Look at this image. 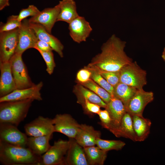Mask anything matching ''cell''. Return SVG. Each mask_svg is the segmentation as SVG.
<instances>
[{
  "instance_id": "6da1fadb",
  "label": "cell",
  "mask_w": 165,
  "mask_h": 165,
  "mask_svg": "<svg viewBox=\"0 0 165 165\" xmlns=\"http://www.w3.org/2000/svg\"><path fill=\"white\" fill-rule=\"evenodd\" d=\"M126 44L112 35L103 44L101 53L85 67L97 71H120L123 67L133 62L124 51Z\"/></svg>"
},
{
  "instance_id": "7a4b0ae2",
  "label": "cell",
  "mask_w": 165,
  "mask_h": 165,
  "mask_svg": "<svg viewBox=\"0 0 165 165\" xmlns=\"http://www.w3.org/2000/svg\"><path fill=\"white\" fill-rule=\"evenodd\" d=\"M0 162L5 165H42L41 156L35 154L28 147L0 141Z\"/></svg>"
},
{
  "instance_id": "3957f363",
  "label": "cell",
  "mask_w": 165,
  "mask_h": 165,
  "mask_svg": "<svg viewBox=\"0 0 165 165\" xmlns=\"http://www.w3.org/2000/svg\"><path fill=\"white\" fill-rule=\"evenodd\" d=\"M34 100L0 102V123H9L18 127L26 118Z\"/></svg>"
},
{
  "instance_id": "277c9868",
  "label": "cell",
  "mask_w": 165,
  "mask_h": 165,
  "mask_svg": "<svg viewBox=\"0 0 165 165\" xmlns=\"http://www.w3.org/2000/svg\"><path fill=\"white\" fill-rule=\"evenodd\" d=\"M120 82L137 89L143 88L147 83V73L136 61L123 67L120 70Z\"/></svg>"
},
{
  "instance_id": "5b68a950",
  "label": "cell",
  "mask_w": 165,
  "mask_h": 165,
  "mask_svg": "<svg viewBox=\"0 0 165 165\" xmlns=\"http://www.w3.org/2000/svg\"><path fill=\"white\" fill-rule=\"evenodd\" d=\"M22 54L15 53L9 60L11 71L17 89L30 87L35 84L29 75Z\"/></svg>"
},
{
  "instance_id": "8992f818",
  "label": "cell",
  "mask_w": 165,
  "mask_h": 165,
  "mask_svg": "<svg viewBox=\"0 0 165 165\" xmlns=\"http://www.w3.org/2000/svg\"><path fill=\"white\" fill-rule=\"evenodd\" d=\"M70 142L62 139L55 141L48 151L41 156L42 165L65 164L66 156Z\"/></svg>"
},
{
  "instance_id": "52a82bcc",
  "label": "cell",
  "mask_w": 165,
  "mask_h": 165,
  "mask_svg": "<svg viewBox=\"0 0 165 165\" xmlns=\"http://www.w3.org/2000/svg\"><path fill=\"white\" fill-rule=\"evenodd\" d=\"M19 28L0 33V62L9 61L15 53L18 42Z\"/></svg>"
},
{
  "instance_id": "ba28073f",
  "label": "cell",
  "mask_w": 165,
  "mask_h": 165,
  "mask_svg": "<svg viewBox=\"0 0 165 165\" xmlns=\"http://www.w3.org/2000/svg\"><path fill=\"white\" fill-rule=\"evenodd\" d=\"M26 134L29 137L53 135L55 132L53 119L39 116L24 127Z\"/></svg>"
},
{
  "instance_id": "9c48e42d",
  "label": "cell",
  "mask_w": 165,
  "mask_h": 165,
  "mask_svg": "<svg viewBox=\"0 0 165 165\" xmlns=\"http://www.w3.org/2000/svg\"><path fill=\"white\" fill-rule=\"evenodd\" d=\"M19 130L17 127L0 123V141L12 145L27 147L28 137Z\"/></svg>"
},
{
  "instance_id": "30bf717a",
  "label": "cell",
  "mask_w": 165,
  "mask_h": 165,
  "mask_svg": "<svg viewBox=\"0 0 165 165\" xmlns=\"http://www.w3.org/2000/svg\"><path fill=\"white\" fill-rule=\"evenodd\" d=\"M38 40L35 31L30 26L28 20H24L19 28L18 42L15 53L22 54L27 50L34 48Z\"/></svg>"
},
{
  "instance_id": "8fae6325",
  "label": "cell",
  "mask_w": 165,
  "mask_h": 165,
  "mask_svg": "<svg viewBox=\"0 0 165 165\" xmlns=\"http://www.w3.org/2000/svg\"><path fill=\"white\" fill-rule=\"evenodd\" d=\"M152 91H146L143 88L137 89L136 93L125 106L127 112L131 116H142L146 106L154 99Z\"/></svg>"
},
{
  "instance_id": "7c38bea8",
  "label": "cell",
  "mask_w": 165,
  "mask_h": 165,
  "mask_svg": "<svg viewBox=\"0 0 165 165\" xmlns=\"http://www.w3.org/2000/svg\"><path fill=\"white\" fill-rule=\"evenodd\" d=\"M55 132L61 133L70 138H75L80 124L69 114H57L53 119Z\"/></svg>"
},
{
  "instance_id": "4fadbf2b",
  "label": "cell",
  "mask_w": 165,
  "mask_h": 165,
  "mask_svg": "<svg viewBox=\"0 0 165 165\" xmlns=\"http://www.w3.org/2000/svg\"><path fill=\"white\" fill-rule=\"evenodd\" d=\"M43 86L41 81L30 87L23 89H16L9 94L0 97V102L4 101H16L32 99L42 100L40 90Z\"/></svg>"
},
{
  "instance_id": "5bb4252c",
  "label": "cell",
  "mask_w": 165,
  "mask_h": 165,
  "mask_svg": "<svg viewBox=\"0 0 165 165\" xmlns=\"http://www.w3.org/2000/svg\"><path fill=\"white\" fill-rule=\"evenodd\" d=\"M68 29L72 39L79 43L86 41L92 31L90 23L84 17L80 16L69 24Z\"/></svg>"
},
{
  "instance_id": "9a60e30c",
  "label": "cell",
  "mask_w": 165,
  "mask_h": 165,
  "mask_svg": "<svg viewBox=\"0 0 165 165\" xmlns=\"http://www.w3.org/2000/svg\"><path fill=\"white\" fill-rule=\"evenodd\" d=\"M105 109L108 111L111 119V127L108 130L115 136L122 119L127 112L126 107L121 100L113 96L107 104Z\"/></svg>"
},
{
  "instance_id": "2e32d148",
  "label": "cell",
  "mask_w": 165,
  "mask_h": 165,
  "mask_svg": "<svg viewBox=\"0 0 165 165\" xmlns=\"http://www.w3.org/2000/svg\"><path fill=\"white\" fill-rule=\"evenodd\" d=\"M60 10L58 4L53 7L45 8L35 16L31 17L28 20V21L30 23L41 24L51 33L54 24L57 21Z\"/></svg>"
},
{
  "instance_id": "e0dca14e",
  "label": "cell",
  "mask_w": 165,
  "mask_h": 165,
  "mask_svg": "<svg viewBox=\"0 0 165 165\" xmlns=\"http://www.w3.org/2000/svg\"><path fill=\"white\" fill-rule=\"evenodd\" d=\"M0 97L5 96L17 89L9 61L0 62Z\"/></svg>"
},
{
  "instance_id": "ac0fdd59",
  "label": "cell",
  "mask_w": 165,
  "mask_h": 165,
  "mask_svg": "<svg viewBox=\"0 0 165 165\" xmlns=\"http://www.w3.org/2000/svg\"><path fill=\"white\" fill-rule=\"evenodd\" d=\"M29 23L30 26L35 31L38 40L48 43L53 50L56 52L61 57H63L64 47L60 41L48 32L41 24L29 22Z\"/></svg>"
},
{
  "instance_id": "d6986e66",
  "label": "cell",
  "mask_w": 165,
  "mask_h": 165,
  "mask_svg": "<svg viewBox=\"0 0 165 165\" xmlns=\"http://www.w3.org/2000/svg\"><path fill=\"white\" fill-rule=\"evenodd\" d=\"M100 136V132L92 126L81 124L74 139L78 144L84 148L96 145V141Z\"/></svg>"
},
{
  "instance_id": "ffe728a7",
  "label": "cell",
  "mask_w": 165,
  "mask_h": 165,
  "mask_svg": "<svg viewBox=\"0 0 165 165\" xmlns=\"http://www.w3.org/2000/svg\"><path fill=\"white\" fill-rule=\"evenodd\" d=\"M69 148L65 160V164L89 165L83 148L78 144L74 138H70Z\"/></svg>"
},
{
  "instance_id": "44dd1931",
  "label": "cell",
  "mask_w": 165,
  "mask_h": 165,
  "mask_svg": "<svg viewBox=\"0 0 165 165\" xmlns=\"http://www.w3.org/2000/svg\"><path fill=\"white\" fill-rule=\"evenodd\" d=\"M58 4L60 10L57 21H64L69 24L79 16L74 0H61L59 2Z\"/></svg>"
},
{
  "instance_id": "7402d4cb",
  "label": "cell",
  "mask_w": 165,
  "mask_h": 165,
  "mask_svg": "<svg viewBox=\"0 0 165 165\" xmlns=\"http://www.w3.org/2000/svg\"><path fill=\"white\" fill-rule=\"evenodd\" d=\"M131 116L136 141H143L149 134L151 122L149 119L145 118L143 116Z\"/></svg>"
},
{
  "instance_id": "603a6c76",
  "label": "cell",
  "mask_w": 165,
  "mask_h": 165,
  "mask_svg": "<svg viewBox=\"0 0 165 165\" xmlns=\"http://www.w3.org/2000/svg\"><path fill=\"white\" fill-rule=\"evenodd\" d=\"M53 135L28 137L27 147L35 154L42 156L51 146L49 141Z\"/></svg>"
},
{
  "instance_id": "cb8c5ba5",
  "label": "cell",
  "mask_w": 165,
  "mask_h": 165,
  "mask_svg": "<svg viewBox=\"0 0 165 165\" xmlns=\"http://www.w3.org/2000/svg\"><path fill=\"white\" fill-rule=\"evenodd\" d=\"M115 136L117 137H123L136 141L132 117L127 112H126L123 116Z\"/></svg>"
},
{
  "instance_id": "d4e9b609",
  "label": "cell",
  "mask_w": 165,
  "mask_h": 165,
  "mask_svg": "<svg viewBox=\"0 0 165 165\" xmlns=\"http://www.w3.org/2000/svg\"><path fill=\"white\" fill-rule=\"evenodd\" d=\"M89 165H102L106 158L107 152L97 146L83 148Z\"/></svg>"
},
{
  "instance_id": "484cf974",
  "label": "cell",
  "mask_w": 165,
  "mask_h": 165,
  "mask_svg": "<svg viewBox=\"0 0 165 165\" xmlns=\"http://www.w3.org/2000/svg\"><path fill=\"white\" fill-rule=\"evenodd\" d=\"M74 92L78 97V101L86 98L89 101L105 108L107 104L98 95L79 83L75 87Z\"/></svg>"
},
{
  "instance_id": "4316f807",
  "label": "cell",
  "mask_w": 165,
  "mask_h": 165,
  "mask_svg": "<svg viewBox=\"0 0 165 165\" xmlns=\"http://www.w3.org/2000/svg\"><path fill=\"white\" fill-rule=\"evenodd\" d=\"M114 88V96L121 100L125 107L138 89L121 82Z\"/></svg>"
},
{
  "instance_id": "83f0119b",
  "label": "cell",
  "mask_w": 165,
  "mask_h": 165,
  "mask_svg": "<svg viewBox=\"0 0 165 165\" xmlns=\"http://www.w3.org/2000/svg\"><path fill=\"white\" fill-rule=\"evenodd\" d=\"M79 83L95 93L107 104L110 101L111 95L91 79L85 82Z\"/></svg>"
},
{
  "instance_id": "f1b7e54d",
  "label": "cell",
  "mask_w": 165,
  "mask_h": 165,
  "mask_svg": "<svg viewBox=\"0 0 165 165\" xmlns=\"http://www.w3.org/2000/svg\"><path fill=\"white\" fill-rule=\"evenodd\" d=\"M125 145V142L120 140H106L99 138L96 141V145L106 152L112 150H120Z\"/></svg>"
},
{
  "instance_id": "f546056e",
  "label": "cell",
  "mask_w": 165,
  "mask_h": 165,
  "mask_svg": "<svg viewBox=\"0 0 165 165\" xmlns=\"http://www.w3.org/2000/svg\"><path fill=\"white\" fill-rule=\"evenodd\" d=\"M88 69L90 70L91 72L90 79L107 91L111 95L112 97H113L114 87L110 85L97 71Z\"/></svg>"
},
{
  "instance_id": "4dcf8cb0",
  "label": "cell",
  "mask_w": 165,
  "mask_h": 165,
  "mask_svg": "<svg viewBox=\"0 0 165 165\" xmlns=\"http://www.w3.org/2000/svg\"><path fill=\"white\" fill-rule=\"evenodd\" d=\"M22 24L18 19V15H12L8 18L5 23L0 24V33L20 28Z\"/></svg>"
},
{
  "instance_id": "1f68e13d",
  "label": "cell",
  "mask_w": 165,
  "mask_h": 165,
  "mask_svg": "<svg viewBox=\"0 0 165 165\" xmlns=\"http://www.w3.org/2000/svg\"><path fill=\"white\" fill-rule=\"evenodd\" d=\"M34 49L39 52L44 59L46 64V71L47 72L49 75L52 74L56 66L52 51H43L38 49L36 46Z\"/></svg>"
},
{
  "instance_id": "d6a6232c",
  "label": "cell",
  "mask_w": 165,
  "mask_h": 165,
  "mask_svg": "<svg viewBox=\"0 0 165 165\" xmlns=\"http://www.w3.org/2000/svg\"><path fill=\"white\" fill-rule=\"evenodd\" d=\"M97 71L110 85L114 87L120 82V71Z\"/></svg>"
},
{
  "instance_id": "836d02e7",
  "label": "cell",
  "mask_w": 165,
  "mask_h": 165,
  "mask_svg": "<svg viewBox=\"0 0 165 165\" xmlns=\"http://www.w3.org/2000/svg\"><path fill=\"white\" fill-rule=\"evenodd\" d=\"M40 11L34 5H30L26 8L22 9L18 15V19L20 22L29 16H34L39 13Z\"/></svg>"
},
{
  "instance_id": "e575fe53",
  "label": "cell",
  "mask_w": 165,
  "mask_h": 165,
  "mask_svg": "<svg viewBox=\"0 0 165 165\" xmlns=\"http://www.w3.org/2000/svg\"><path fill=\"white\" fill-rule=\"evenodd\" d=\"M78 102L82 104L85 110L89 113L98 114L101 110V107L99 105L89 101L86 98L78 101Z\"/></svg>"
},
{
  "instance_id": "d590c367",
  "label": "cell",
  "mask_w": 165,
  "mask_h": 165,
  "mask_svg": "<svg viewBox=\"0 0 165 165\" xmlns=\"http://www.w3.org/2000/svg\"><path fill=\"white\" fill-rule=\"evenodd\" d=\"M98 115L102 126L109 130L111 126V119L108 111L105 109L104 110H101Z\"/></svg>"
},
{
  "instance_id": "8d00e7d4",
  "label": "cell",
  "mask_w": 165,
  "mask_h": 165,
  "mask_svg": "<svg viewBox=\"0 0 165 165\" xmlns=\"http://www.w3.org/2000/svg\"><path fill=\"white\" fill-rule=\"evenodd\" d=\"M91 72L90 70L85 67L79 70L77 73L76 79L79 83L87 81L90 79Z\"/></svg>"
},
{
  "instance_id": "74e56055",
  "label": "cell",
  "mask_w": 165,
  "mask_h": 165,
  "mask_svg": "<svg viewBox=\"0 0 165 165\" xmlns=\"http://www.w3.org/2000/svg\"><path fill=\"white\" fill-rule=\"evenodd\" d=\"M36 46L43 51L49 52L53 50L51 47L48 43L39 40L37 42Z\"/></svg>"
},
{
  "instance_id": "f35d334b",
  "label": "cell",
  "mask_w": 165,
  "mask_h": 165,
  "mask_svg": "<svg viewBox=\"0 0 165 165\" xmlns=\"http://www.w3.org/2000/svg\"><path fill=\"white\" fill-rule=\"evenodd\" d=\"M9 6V0H0V10Z\"/></svg>"
},
{
  "instance_id": "ab89813d",
  "label": "cell",
  "mask_w": 165,
  "mask_h": 165,
  "mask_svg": "<svg viewBox=\"0 0 165 165\" xmlns=\"http://www.w3.org/2000/svg\"><path fill=\"white\" fill-rule=\"evenodd\" d=\"M162 57L163 60L165 62V47L164 48L163 52Z\"/></svg>"
}]
</instances>
